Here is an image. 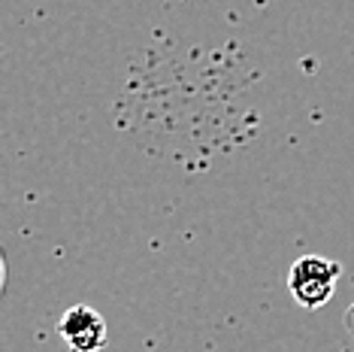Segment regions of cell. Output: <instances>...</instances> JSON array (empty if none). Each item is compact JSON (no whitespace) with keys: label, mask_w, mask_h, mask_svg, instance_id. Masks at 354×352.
<instances>
[{"label":"cell","mask_w":354,"mask_h":352,"mask_svg":"<svg viewBox=\"0 0 354 352\" xmlns=\"http://www.w3.org/2000/svg\"><path fill=\"white\" fill-rule=\"evenodd\" d=\"M342 276V264L327 255H303L288 270V289L294 301L306 310H318L330 303Z\"/></svg>","instance_id":"1"},{"label":"cell","mask_w":354,"mask_h":352,"mask_svg":"<svg viewBox=\"0 0 354 352\" xmlns=\"http://www.w3.org/2000/svg\"><path fill=\"white\" fill-rule=\"evenodd\" d=\"M58 334H61V340L67 343L70 352H100L106 346L109 328H106V319L94 307L76 303V307H70L67 313L61 316Z\"/></svg>","instance_id":"2"},{"label":"cell","mask_w":354,"mask_h":352,"mask_svg":"<svg viewBox=\"0 0 354 352\" xmlns=\"http://www.w3.org/2000/svg\"><path fill=\"white\" fill-rule=\"evenodd\" d=\"M345 328H348V331L354 334V303H351L348 310H345Z\"/></svg>","instance_id":"3"}]
</instances>
